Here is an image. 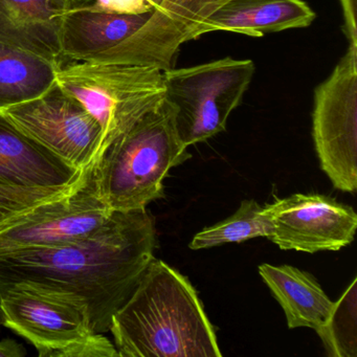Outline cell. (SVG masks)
Returning a JSON list of instances; mask_svg holds the SVG:
<instances>
[{
	"label": "cell",
	"mask_w": 357,
	"mask_h": 357,
	"mask_svg": "<svg viewBox=\"0 0 357 357\" xmlns=\"http://www.w3.org/2000/svg\"><path fill=\"white\" fill-rule=\"evenodd\" d=\"M56 83L55 62L0 43V112L41 97Z\"/></svg>",
	"instance_id": "e0dca14e"
},
{
	"label": "cell",
	"mask_w": 357,
	"mask_h": 357,
	"mask_svg": "<svg viewBox=\"0 0 357 357\" xmlns=\"http://www.w3.org/2000/svg\"><path fill=\"white\" fill-rule=\"evenodd\" d=\"M56 1L68 11V10L93 7L96 0H56Z\"/></svg>",
	"instance_id": "cb8c5ba5"
},
{
	"label": "cell",
	"mask_w": 357,
	"mask_h": 357,
	"mask_svg": "<svg viewBox=\"0 0 357 357\" xmlns=\"http://www.w3.org/2000/svg\"><path fill=\"white\" fill-rule=\"evenodd\" d=\"M229 0H160L151 17L132 36L112 49L81 60L172 68L179 47L197 39L206 20Z\"/></svg>",
	"instance_id": "8fae6325"
},
{
	"label": "cell",
	"mask_w": 357,
	"mask_h": 357,
	"mask_svg": "<svg viewBox=\"0 0 357 357\" xmlns=\"http://www.w3.org/2000/svg\"><path fill=\"white\" fill-rule=\"evenodd\" d=\"M84 171L64 162L0 112V183L33 189H68L80 181Z\"/></svg>",
	"instance_id": "7c38bea8"
},
{
	"label": "cell",
	"mask_w": 357,
	"mask_h": 357,
	"mask_svg": "<svg viewBox=\"0 0 357 357\" xmlns=\"http://www.w3.org/2000/svg\"><path fill=\"white\" fill-rule=\"evenodd\" d=\"M147 208L112 211L95 233L68 245L0 256V288L24 283L80 302L91 328L105 333L130 298L156 248Z\"/></svg>",
	"instance_id": "6da1fadb"
},
{
	"label": "cell",
	"mask_w": 357,
	"mask_h": 357,
	"mask_svg": "<svg viewBox=\"0 0 357 357\" xmlns=\"http://www.w3.org/2000/svg\"><path fill=\"white\" fill-rule=\"evenodd\" d=\"M56 78L99 123L100 151L166 98L162 70L154 66L59 60Z\"/></svg>",
	"instance_id": "277c9868"
},
{
	"label": "cell",
	"mask_w": 357,
	"mask_h": 357,
	"mask_svg": "<svg viewBox=\"0 0 357 357\" xmlns=\"http://www.w3.org/2000/svg\"><path fill=\"white\" fill-rule=\"evenodd\" d=\"M1 112L74 168L85 170L95 164L103 139L101 126L58 83L41 97Z\"/></svg>",
	"instance_id": "ba28073f"
},
{
	"label": "cell",
	"mask_w": 357,
	"mask_h": 357,
	"mask_svg": "<svg viewBox=\"0 0 357 357\" xmlns=\"http://www.w3.org/2000/svg\"><path fill=\"white\" fill-rule=\"evenodd\" d=\"M110 332L120 357H221L197 292L178 271L153 258Z\"/></svg>",
	"instance_id": "7a4b0ae2"
},
{
	"label": "cell",
	"mask_w": 357,
	"mask_h": 357,
	"mask_svg": "<svg viewBox=\"0 0 357 357\" xmlns=\"http://www.w3.org/2000/svg\"><path fill=\"white\" fill-rule=\"evenodd\" d=\"M269 222L265 206L255 200H244L235 214L212 227H206L190 243L191 250L210 248L221 244L268 237Z\"/></svg>",
	"instance_id": "ac0fdd59"
},
{
	"label": "cell",
	"mask_w": 357,
	"mask_h": 357,
	"mask_svg": "<svg viewBox=\"0 0 357 357\" xmlns=\"http://www.w3.org/2000/svg\"><path fill=\"white\" fill-rule=\"evenodd\" d=\"M152 13H108L91 7L68 10L60 26L59 60L86 59L112 49L137 33Z\"/></svg>",
	"instance_id": "4fadbf2b"
},
{
	"label": "cell",
	"mask_w": 357,
	"mask_h": 357,
	"mask_svg": "<svg viewBox=\"0 0 357 357\" xmlns=\"http://www.w3.org/2000/svg\"><path fill=\"white\" fill-rule=\"evenodd\" d=\"M312 135L321 170L335 189H357V49L314 91Z\"/></svg>",
	"instance_id": "8992f818"
},
{
	"label": "cell",
	"mask_w": 357,
	"mask_h": 357,
	"mask_svg": "<svg viewBox=\"0 0 357 357\" xmlns=\"http://www.w3.org/2000/svg\"><path fill=\"white\" fill-rule=\"evenodd\" d=\"M268 239L281 250H340L354 239L357 215L351 206L321 194H294L265 206Z\"/></svg>",
	"instance_id": "30bf717a"
},
{
	"label": "cell",
	"mask_w": 357,
	"mask_h": 357,
	"mask_svg": "<svg viewBox=\"0 0 357 357\" xmlns=\"http://www.w3.org/2000/svg\"><path fill=\"white\" fill-rule=\"evenodd\" d=\"M26 355V348L16 340H0V357H24Z\"/></svg>",
	"instance_id": "603a6c76"
},
{
	"label": "cell",
	"mask_w": 357,
	"mask_h": 357,
	"mask_svg": "<svg viewBox=\"0 0 357 357\" xmlns=\"http://www.w3.org/2000/svg\"><path fill=\"white\" fill-rule=\"evenodd\" d=\"M356 1L357 0H340L344 20V30L350 43L349 47L357 49Z\"/></svg>",
	"instance_id": "7402d4cb"
},
{
	"label": "cell",
	"mask_w": 357,
	"mask_h": 357,
	"mask_svg": "<svg viewBox=\"0 0 357 357\" xmlns=\"http://www.w3.org/2000/svg\"><path fill=\"white\" fill-rule=\"evenodd\" d=\"M3 324V313H1V309H0V327Z\"/></svg>",
	"instance_id": "d4e9b609"
},
{
	"label": "cell",
	"mask_w": 357,
	"mask_h": 357,
	"mask_svg": "<svg viewBox=\"0 0 357 357\" xmlns=\"http://www.w3.org/2000/svg\"><path fill=\"white\" fill-rule=\"evenodd\" d=\"M112 212L98 191L93 164L72 190L35 206L1 229L0 256L74 243L98 231Z\"/></svg>",
	"instance_id": "52a82bcc"
},
{
	"label": "cell",
	"mask_w": 357,
	"mask_h": 357,
	"mask_svg": "<svg viewBox=\"0 0 357 357\" xmlns=\"http://www.w3.org/2000/svg\"><path fill=\"white\" fill-rule=\"evenodd\" d=\"M331 357L357 356V279L347 288L325 325L317 331Z\"/></svg>",
	"instance_id": "d6986e66"
},
{
	"label": "cell",
	"mask_w": 357,
	"mask_h": 357,
	"mask_svg": "<svg viewBox=\"0 0 357 357\" xmlns=\"http://www.w3.org/2000/svg\"><path fill=\"white\" fill-rule=\"evenodd\" d=\"M256 66L252 60L223 58L162 72L166 98L175 110V125L185 147L222 132L241 104Z\"/></svg>",
	"instance_id": "5b68a950"
},
{
	"label": "cell",
	"mask_w": 357,
	"mask_h": 357,
	"mask_svg": "<svg viewBox=\"0 0 357 357\" xmlns=\"http://www.w3.org/2000/svg\"><path fill=\"white\" fill-rule=\"evenodd\" d=\"M66 11L56 0H0V43L57 64L61 54L60 26Z\"/></svg>",
	"instance_id": "9a60e30c"
},
{
	"label": "cell",
	"mask_w": 357,
	"mask_h": 357,
	"mask_svg": "<svg viewBox=\"0 0 357 357\" xmlns=\"http://www.w3.org/2000/svg\"><path fill=\"white\" fill-rule=\"evenodd\" d=\"M3 326L26 338L40 357L62 351L95 333L89 313L78 301L29 284L0 288Z\"/></svg>",
	"instance_id": "9c48e42d"
},
{
	"label": "cell",
	"mask_w": 357,
	"mask_h": 357,
	"mask_svg": "<svg viewBox=\"0 0 357 357\" xmlns=\"http://www.w3.org/2000/svg\"><path fill=\"white\" fill-rule=\"evenodd\" d=\"M314 12L303 0H229L213 14L197 33L229 31L250 37L308 28Z\"/></svg>",
	"instance_id": "5bb4252c"
},
{
	"label": "cell",
	"mask_w": 357,
	"mask_h": 357,
	"mask_svg": "<svg viewBox=\"0 0 357 357\" xmlns=\"http://www.w3.org/2000/svg\"><path fill=\"white\" fill-rule=\"evenodd\" d=\"M259 273L283 308L288 327L319 331L325 325L334 302L312 275L290 265L267 263L259 266Z\"/></svg>",
	"instance_id": "2e32d148"
},
{
	"label": "cell",
	"mask_w": 357,
	"mask_h": 357,
	"mask_svg": "<svg viewBox=\"0 0 357 357\" xmlns=\"http://www.w3.org/2000/svg\"><path fill=\"white\" fill-rule=\"evenodd\" d=\"M75 185L68 189H33L0 183V231L35 206L63 195Z\"/></svg>",
	"instance_id": "ffe728a7"
},
{
	"label": "cell",
	"mask_w": 357,
	"mask_h": 357,
	"mask_svg": "<svg viewBox=\"0 0 357 357\" xmlns=\"http://www.w3.org/2000/svg\"><path fill=\"white\" fill-rule=\"evenodd\" d=\"M190 158L165 98L100 151L93 164L98 191L112 211L146 208L164 196L169 171Z\"/></svg>",
	"instance_id": "3957f363"
},
{
	"label": "cell",
	"mask_w": 357,
	"mask_h": 357,
	"mask_svg": "<svg viewBox=\"0 0 357 357\" xmlns=\"http://www.w3.org/2000/svg\"><path fill=\"white\" fill-rule=\"evenodd\" d=\"M160 0H96L93 9L116 14L153 12Z\"/></svg>",
	"instance_id": "44dd1931"
}]
</instances>
